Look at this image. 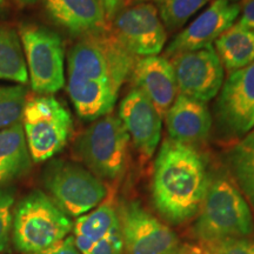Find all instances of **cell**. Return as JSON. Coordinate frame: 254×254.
<instances>
[{"label":"cell","mask_w":254,"mask_h":254,"mask_svg":"<svg viewBox=\"0 0 254 254\" xmlns=\"http://www.w3.org/2000/svg\"><path fill=\"white\" fill-rule=\"evenodd\" d=\"M129 136L113 114L94 120L74 142V152L94 176L117 180L126 170Z\"/></svg>","instance_id":"cell-7"},{"label":"cell","mask_w":254,"mask_h":254,"mask_svg":"<svg viewBox=\"0 0 254 254\" xmlns=\"http://www.w3.org/2000/svg\"><path fill=\"white\" fill-rule=\"evenodd\" d=\"M0 254H2V253H0Z\"/></svg>","instance_id":"cell-35"},{"label":"cell","mask_w":254,"mask_h":254,"mask_svg":"<svg viewBox=\"0 0 254 254\" xmlns=\"http://www.w3.org/2000/svg\"><path fill=\"white\" fill-rule=\"evenodd\" d=\"M32 159L21 119L0 129V190L26 176Z\"/></svg>","instance_id":"cell-18"},{"label":"cell","mask_w":254,"mask_h":254,"mask_svg":"<svg viewBox=\"0 0 254 254\" xmlns=\"http://www.w3.org/2000/svg\"><path fill=\"white\" fill-rule=\"evenodd\" d=\"M0 80L25 85L28 81L26 62L19 33L0 24Z\"/></svg>","instance_id":"cell-22"},{"label":"cell","mask_w":254,"mask_h":254,"mask_svg":"<svg viewBox=\"0 0 254 254\" xmlns=\"http://www.w3.org/2000/svg\"><path fill=\"white\" fill-rule=\"evenodd\" d=\"M228 2H232V4H239V2L243 1V0H226Z\"/></svg>","instance_id":"cell-34"},{"label":"cell","mask_w":254,"mask_h":254,"mask_svg":"<svg viewBox=\"0 0 254 254\" xmlns=\"http://www.w3.org/2000/svg\"><path fill=\"white\" fill-rule=\"evenodd\" d=\"M202 254H254V240L250 238H228L195 247Z\"/></svg>","instance_id":"cell-25"},{"label":"cell","mask_w":254,"mask_h":254,"mask_svg":"<svg viewBox=\"0 0 254 254\" xmlns=\"http://www.w3.org/2000/svg\"><path fill=\"white\" fill-rule=\"evenodd\" d=\"M27 99V90L24 85L0 86V129L21 119Z\"/></svg>","instance_id":"cell-24"},{"label":"cell","mask_w":254,"mask_h":254,"mask_svg":"<svg viewBox=\"0 0 254 254\" xmlns=\"http://www.w3.org/2000/svg\"><path fill=\"white\" fill-rule=\"evenodd\" d=\"M209 176L204 157L193 146L166 139L154 160L152 200L160 217L179 226L198 215Z\"/></svg>","instance_id":"cell-2"},{"label":"cell","mask_w":254,"mask_h":254,"mask_svg":"<svg viewBox=\"0 0 254 254\" xmlns=\"http://www.w3.org/2000/svg\"><path fill=\"white\" fill-rule=\"evenodd\" d=\"M46 13L57 25L79 38L110 30L99 0H44Z\"/></svg>","instance_id":"cell-16"},{"label":"cell","mask_w":254,"mask_h":254,"mask_svg":"<svg viewBox=\"0 0 254 254\" xmlns=\"http://www.w3.org/2000/svg\"><path fill=\"white\" fill-rule=\"evenodd\" d=\"M225 161L228 174L254 213V128L227 151Z\"/></svg>","instance_id":"cell-20"},{"label":"cell","mask_w":254,"mask_h":254,"mask_svg":"<svg viewBox=\"0 0 254 254\" xmlns=\"http://www.w3.org/2000/svg\"><path fill=\"white\" fill-rule=\"evenodd\" d=\"M112 20V33L134 57L158 56L163 51L167 33L153 2L123 7Z\"/></svg>","instance_id":"cell-10"},{"label":"cell","mask_w":254,"mask_h":254,"mask_svg":"<svg viewBox=\"0 0 254 254\" xmlns=\"http://www.w3.org/2000/svg\"><path fill=\"white\" fill-rule=\"evenodd\" d=\"M15 1L20 5H32L34 2H37L38 0H15Z\"/></svg>","instance_id":"cell-32"},{"label":"cell","mask_w":254,"mask_h":254,"mask_svg":"<svg viewBox=\"0 0 254 254\" xmlns=\"http://www.w3.org/2000/svg\"><path fill=\"white\" fill-rule=\"evenodd\" d=\"M72 230V219L43 190L28 193L14 206L12 240L19 252L32 254L49 249Z\"/></svg>","instance_id":"cell-4"},{"label":"cell","mask_w":254,"mask_h":254,"mask_svg":"<svg viewBox=\"0 0 254 254\" xmlns=\"http://www.w3.org/2000/svg\"><path fill=\"white\" fill-rule=\"evenodd\" d=\"M118 208L124 254H185L186 247L160 219L139 201H122Z\"/></svg>","instance_id":"cell-9"},{"label":"cell","mask_w":254,"mask_h":254,"mask_svg":"<svg viewBox=\"0 0 254 254\" xmlns=\"http://www.w3.org/2000/svg\"><path fill=\"white\" fill-rule=\"evenodd\" d=\"M120 231L118 208L112 200L105 199L88 213L73 222V236L97 243L114 232Z\"/></svg>","instance_id":"cell-21"},{"label":"cell","mask_w":254,"mask_h":254,"mask_svg":"<svg viewBox=\"0 0 254 254\" xmlns=\"http://www.w3.org/2000/svg\"><path fill=\"white\" fill-rule=\"evenodd\" d=\"M185 254H202V253H200L199 251L195 249V247H190V249H189V247H186Z\"/></svg>","instance_id":"cell-33"},{"label":"cell","mask_w":254,"mask_h":254,"mask_svg":"<svg viewBox=\"0 0 254 254\" xmlns=\"http://www.w3.org/2000/svg\"><path fill=\"white\" fill-rule=\"evenodd\" d=\"M8 9L7 0H0V15L5 14Z\"/></svg>","instance_id":"cell-31"},{"label":"cell","mask_w":254,"mask_h":254,"mask_svg":"<svg viewBox=\"0 0 254 254\" xmlns=\"http://www.w3.org/2000/svg\"><path fill=\"white\" fill-rule=\"evenodd\" d=\"M41 180L47 195L69 218L88 213L107 198V187L103 180L72 161L50 160Z\"/></svg>","instance_id":"cell-5"},{"label":"cell","mask_w":254,"mask_h":254,"mask_svg":"<svg viewBox=\"0 0 254 254\" xmlns=\"http://www.w3.org/2000/svg\"><path fill=\"white\" fill-rule=\"evenodd\" d=\"M14 209V190H0V253L8 250Z\"/></svg>","instance_id":"cell-26"},{"label":"cell","mask_w":254,"mask_h":254,"mask_svg":"<svg viewBox=\"0 0 254 254\" xmlns=\"http://www.w3.org/2000/svg\"><path fill=\"white\" fill-rule=\"evenodd\" d=\"M240 12L241 17L238 23L254 30V0H243L240 5Z\"/></svg>","instance_id":"cell-29"},{"label":"cell","mask_w":254,"mask_h":254,"mask_svg":"<svg viewBox=\"0 0 254 254\" xmlns=\"http://www.w3.org/2000/svg\"><path fill=\"white\" fill-rule=\"evenodd\" d=\"M118 118L136 151L146 159L151 158L160 142L163 117L150 100L133 88L120 103Z\"/></svg>","instance_id":"cell-14"},{"label":"cell","mask_w":254,"mask_h":254,"mask_svg":"<svg viewBox=\"0 0 254 254\" xmlns=\"http://www.w3.org/2000/svg\"><path fill=\"white\" fill-rule=\"evenodd\" d=\"M109 20H112L124 6V0H99Z\"/></svg>","instance_id":"cell-30"},{"label":"cell","mask_w":254,"mask_h":254,"mask_svg":"<svg viewBox=\"0 0 254 254\" xmlns=\"http://www.w3.org/2000/svg\"><path fill=\"white\" fill-rule=\"evenodd\" d=\"M18 33L32 91L50 95L62 90L65 85V50L59 34L37 24H23Z\"/></svg>","instance_id":"cell-8"},{"label":"cell","mask_w":254,"mask_h":254,"mask_svg":"<svg viewBox=\"0 0 254 254\" xmlns=\"http://www.w3.org/2000/svg\"><path fill=\"white\" fill-rule=\"evenodd\" d=\"M21 124L33 163L49 161L67 144L73 122L69 111L53 95L26 99Z\"/></svg>","instance_id":"cell-6"},{"label":"cell","mask_w":254,"mask_h":254,"mask_svg":"<svg viewBox=\"0 0 254 254\" xmlns=\"http://www.w3.org/2000/svg\"><path fill=\"white\" fill-rule=\"evenodd\" d=\"M253 232L252 209L230 174L221 172L211 176L204 202L193 225V236L199 244L249 238Z\"/></svg>","instance_id":"cell-3"},{"label":"cell","mask_w":254,"mask_h":254,"mask_svg":"<svg viewBox=\"0 0 254 254\" xmlns=\"http://www.w3.org/2000/svg\"><path fill=\"white\" fill-rule=\"evenodd\" d=\"M135 62L111 28L81 37L67 56V93L78 116L94 122L112 112Z\"/></svg>","instance_id":"cell-1"},{"label":"cell","mask_w":254,"mask_h":254,"mask_svg":"<svg viewBox=\"0 0 254 254\" xmlns=\"http://www.w3.org/2000/svg\"><path fill=\"white\" fill-rule=\"evenodd\" d=\"M170 139L193 146L208 138L212 117L207 104L178 93L176 100L165 114Z\"/></svg>","instance_id":"cell-17"},{"label":"cell","mask_w":254,"mask_h":254,"mask_svg":"<svg viewBox=\"0 0 254 254\" xmlns=\"http://www.w3.org/2000/svg\"><path fill=\"white\" fill-rule=\"evenodd\" d=\"M157 6L159 17L168 31L182 28L199 9L211 0H152Z\"/></svg>","instance_id":"cell-23"},{"label":"cell","mask_w":254,"mask_h":254,"mask_svg":"<svg viewBox=\"0 0 254 254\" xmlns=\"http://www.w3.org/2000/svg\"><path fill=\"white\" fill-rule=\"evenodd\" d=\"M215 116L227 136L241 139L254 128V62L230 72L219 91Z\"/></svg>","instance_id":"cell-11"},{"label":"cell","mask_w":254,"mask_h":254,"mask_svg":"<svg viewBox=\"0 0 254 254\" xmlns=\"http://www.w3.org/2000/svg\"><path fill=\"white\" fill-rule=\"evenodd\" d=\"M88 254H124V244L120 231L114 232L94 243Z\"/></svg>","instance_id":"cell-27"},{"label":"cell","mask_w":254,"mask_h":254,"mask_svg":"<svg viewBox=\"0 0 254 254\" xmlns=\"http://www.w3.org/2000/svg\"><path fill=\"white\" fill-rule=\"evenodd\" d=\"M32 254H82L80 251L77 249L74 244L73 236L66 237L65 239L60 240L59 243L55 244L49 249L40 251V252L32 253Z\"/></svg>","instance_id":"cell-28"},{"label":"cell","mask_w":254,"mask_h":254,"mask_svg":"<svg viewBox=\"0 0 254 254\" xmlns=\"http://www.w3.org/2000/svg\"><path fill=\"white\" fill-rule=\"evenodd\" d=\"M178 93L207 104L224 82V66L213 45L172 57Z\"/></svg>","instance_id":"cell-12"},{"label":"cell","mask_w":254,"mask_h":254,"mask_svg":"<svg viewBox=\"0 0 254 254\" xmlns=\"http://www.w3.org/2000/svg\"><path fill=\"white\" fill-rule=\"evenodd\" d=\"M214 50L225 69L237 71L254 62V30L232 25L214 41Z\"/></svg>","instance_id":"cell-19"},{"label":"cell","mask_w":254,"mask_h":254,"mask_svg":"<svg viewBox=\"0 0 254 254\" xmlns=\"http://www.w3.org/2000/svg\"><path fill=\"white\" fill-rule=\"evenodd\" d=\"M135 90L150 100L161 117H165L178 95L172 64L166 57L136 59L131 74Z\"/></svg>","instance_id":"cell-15"},{"label":"cell","mask_w":254,"mask_h":254,"mask_svg":"<svg viewBox=\"0 0 254 254\" xmlns=\"http://www.w3.org/2000/svg\"><path fill=\"white\" fill-rule=\"evenodd\" d=\"M239 14V4H232L226 0H213L202 13L171 40L165 56L172 58L180 53L211 46L225 31L234 25Z\"/></svg>","instance_id":"cell-13"}]
</instances>
